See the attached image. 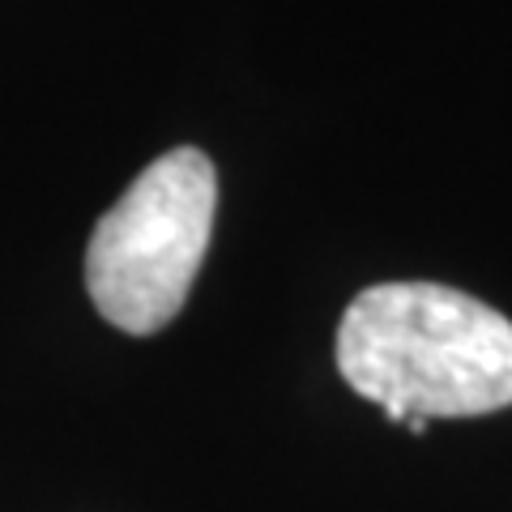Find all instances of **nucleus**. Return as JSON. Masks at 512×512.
I'll return each instance as SVG.
<instances>
[{"label":"nucleus","instance_id":"1","mask_svg":"<svg viewBox=\"0 0 512 512\" xmlns=\"http://www.w3.org/2000/svg\"><path fill=\"white\" fill-rule=\"evenodd\" d=\"M338 372L393 423L512 406V320L440 282H380L350 299Z\"/></svg>","mask_w":512,"mask_h":512},{"label":"nucleus","instance_id":"2","mask_svg":"<svg viewBox=\"0 0 512 512\" xmlns=\"http://www.w3.org/2000/svg\"><path fill=\"white\" fill-rule=\"evenodd\" d=\"M214 205L218 171L192 146L167 150L128 184L86 248V291L107 325L146 338L180 316L214 235Z\"/></svg>","mask_w":512,"mask_h":512},{"label":"nucleus","instance_id":"3","mask_svg":"<svg viewBox=\"0 0 512 512\" xmlns=\"http://www.w3.org/2000/svg\"><path fill=\"white\" fill-rule=\"evenodd\" d=\"M406 427L414 431V436H423V431H427V419H406Z\"/></svg>","mask_w":512,"mask_h":512}]
</instances>
